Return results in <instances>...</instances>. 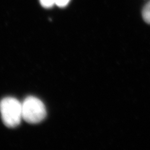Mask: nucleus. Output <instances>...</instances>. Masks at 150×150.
Masks as SVG:
<instances>
[{
    "label": "nucleus",
    "instance_id": "nucleus-1",
    "mask_svg": "<svg viewBox=\"0 0 150 150\" xmlns=\"http://www.w3.org/2000/svg\"><path fill=\"white\" fill-rule=\"evenodd\" d=\"M0 113L7 127H16L22 120V103L13 97L4 98L0 102Z\"/></svg>",
    "mask_w": 150,
    "mask_h": 150
},
{
    "label": "nucleus",
    "instance_id": "nucleus-2",
    "mask_svg": "<svg viewBox=\"0 0 150 150\" xmlns=\"http://www.w3.org/2000/svg\"><path fill=\"white\" fill-rule=\"evenodd\" d=\"M46 114L43 102L35 97H27L22 102V119L28 123H40L46 118Z\"/></svg>",
    "mask_w": 150,
    "mask_h": 150
},
{
    "label": "nucleus",
    "instance_id": "nucleus-3",
    "mask_svg": "<svg viewBox=\"0 0 150 150\" xmlns=\"http://www.w3.org/2000/svg\"><path fill=\"white\" fill-rule=\"evenodd\" d=\"M142 15L144 20L147 23L150 24V1L144 6L142 12Z\"/></svg>",
    "mask_w": 150,
    "mask_h": 150
},
{
    "label": "nucleus",
    "instance_id": "nucleus-4",
    "mask_svg": "<svg viewBox=\"0 0 150 150\" xmlns=\"http://www.w3.org/2000/svg\"><path fill=\"white\" fill-rule=\"evenodd\" d=\"M41 5L45 8H51L55 5V0H40Z\"/></svg>",
    "mask_w": 150,
    "mask_h": 150
},
{
    "label": "nucleus",
    "instance_id": "nucleus-5",
    "mask_svg": "<svg viewBox=\"0 0 150 150\" xmlns=\"http://www.w3.org/2000/svg\"><path fill=\"white\" fill-rule=\"evenodd\" d=\"M71 0H55V5L59 7H65L68 5Z\"/></svg>",
    "mask_w": 150,
    "mask_h": 150
}]
</instances>
